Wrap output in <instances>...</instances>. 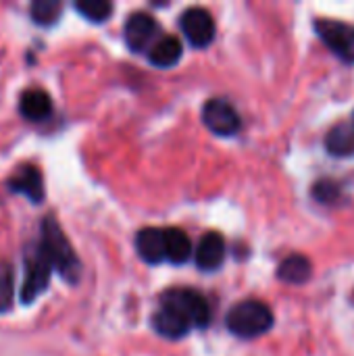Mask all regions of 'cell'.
I'll return each mask as SVG.
<instances>
[{"label": "cell", "mask_w": 354, "mask_h": 356, "mask_svg": "<svg viewBox=\"0 0 354 356\" xmlns=\"http://www.w3.org/2000/svg\"><path fill=\"white\" fill-rule=\"evenodd\" d=\"M165 238H167V259L173 265H184L190 259V254H192L190 238L182 229H177V227L165 229Z\"/></svg>", "instance_id": "17"}, {"label": "cell", "mask_w": 354, "mask_h": 356, "mask_svg": "<svg viewBox=\"0 0 354 356\" xmlns=\"http://www.w3.org/2000/svg\"><path fill=\"white\" fill-rule=\"evenodd\" d=\"M317 35L344 63H354V25L334 19H319L315 23Z\"/></svg>", "instance_id": "5"}, {"label": "cell", "mask_w": 354, "mask_h": 356, "mask_svg": "<svg viewBox=\"0 0 354 356\" xmlns=\"http://www.w3.org/2000/svg\"><path fill=\"white\" fill-rule=\"evenodd\" d=\"M8 190L15 194L25 196L27 200H31L33 204L44 200V181H42V173L33 167V165H21L17 169V173L6 181Z\"/></svg>", "instance_id": "9"}, {"label": "cell", "mask_w": 354, "mask_h": 356, "mask_svg": "<svg viewBox=\"0 0 354 356\" xmlns=\"http://www.w3.org/2000/svg\"><path fill=\"white\" fill-rule=\"evenodd\" d=\"M179 27L186 40L196 48H207L215 38V21L207 8L192 6L179 17Z\"/></svg>", "instance_id": "6"}, {"label": "cell", "mask_w": 354, "mask_h": 356, "mask_svg": "<svg viewBox=\"0 0 354 356\" xmlns=\"http://www.w3.org/2000/svg\"><path fill=\"white\" fill-rule=\"evenodd\" d=\"M182 54H184V46H182L179 38H175V35H163L161 40H156L150 46L148 60L154 67L169 69V67H173V65L179 63Z\"/></svg>", "instance_id": "14"}, {"label": "cell", "mask_w": 354, "mask_h": 356, "mask_svg": "<svg viewBox=\"0 0 354 356\" xmlns=\"http://www.w3.org/2000/svg\"><path fill=\"white\" fill-rule=\"evenodd\" d=\"M13 307V267L0 261V313Z\"/></svg>", "instance_id": "20"}, {"label": "cell", "mask_w": 354, "mask_h": 356, "mask_svg": "<svg viewBox=\"0 0 354 356\" xmlns=\"http://www.w3.org/2000/svg\"><path fill=\"white\" fill-rule=\"evenodd\" d=\"M156 31H159V25L148 13H134V15H129V19L125 21V27H123L125 44L134 52H142L146 48L150 50V44H152Z\"/></svg>", "instance_id": "8"}, {"label": "cell", "mask_w": 354, "mask_h": 356, "mask_svg": "<svg viewBox=\"0 0 354 356\" xmlns=\"http://www.w3.org/2000/svg\"><path fill=\"white\" fill-rule=\"evenodd\" d=\"M227 330L238 338H259L273 325L271 309L259 300H244L227 313Z\"/></svg>", "instance_id": "2"}, {"label": "cell", "mask_w": 354, "mask_h": 356, "mask_svg": "<svg viewBox=\"0 0 354 356\" xmlns=\"http://www.w3.org/2000/svg\"><path fill=\"white\" fill-rule=\"evenodd\" d=\"M61 2L58 0H33L29 4V15H31V21L38 23V25H52L58 21L61 17Z\"/></svg>", "instance_id": "18"}, {"label": "cell", "mask_w": 354, "mask_h": 356, "mask_svg": "<svg viewBox=\"0 0 354 356\" xmlns=\"http://www.w3.org/2000/svg\"><path fill=\"white\" fill-rule=\"evenodd\" d=\"M325 146L330 154L334 156H353L354 154V125L351 123H340L330 129L325 138Z\"/></svg>", "instance_id": "16"}, {"label": "cell", "mask_w": 354, "mask_h": 356, "mask_svg": "<svg viewBox=\"0 0 354 356\" xmlns=\"http://www.w3.org/2000/svg\"><path fill=\"white\" fill-rule=\"evenodd\" d=\"M353 125H354V115H353Z\"/></svg>", "instance_id": "22"}, {"label": "cell", "mask_w": 354, "mask_h": 356, "mask_svg": "<svg viewBox=\"0 0 354 356\" xmlns=\"http://www.w3.org/2000/svg\"><path fill=\"white\" fill-rule=\"evenodd\" d=\"M161 305L175 309L177 313H182L192 327H207L211 321V307L209 302L202 298V294H198L196 290H188V288H175L163 294Z\"/></svg>", "instance_id": "4"}, {"label": "cell", "mask_w": 354, "mask_h": 356, "mask_svg": "<svg viewBox=\"0 0 354 356\" xmlns=\"http://www.w3.org/2000/svg\"><path fill=\"white\" fill-rule=\"evenodd\" d=\"M40 250L52 265V269L69 284H77L81 275V265L79 259L75 257L67 236L63 234L61 225L52 219L46 217L40 223V240H38Z\"/></svg>", "instance_id": "1"}, {"label": "cell", "mask_w": 354, "mask_h": 356, "mask_svg": "<svg viewBox=\"0 0 354 356\" xmlns=\"http://www.w3.org/2000/svg\"><path fill=\"white\" fill-rule=\"evenodd\" d=\"M202 121L215 136H234L240 131L238 111L221 98H213L202 106Z\"/></svg>", "instance_id": "7"}, {"label": "cell", "mask_w": 354, "mask_h": 356, "mask_svg": "<svg viewBox=\"0 0 354 356\" xmlns=\"http://www.w3.org/2000/svg\"><path fill=\"white\" fill-rule=\"evenodd\" d=\"M52 265L44 257L38 244H31V248L25 252V277L21 286V302L31 305L50 284Z\"/></svg>", "instance_id": "3"}, {"label": "cell", "mask_w": 354, "mask_h": 356, "mask_svg": "<svg viewBox=\"0 0 354 356\" xmlns=\"http://www.w3.org/2000/svg\"><path fill=\"white\" fill-rule=\"evenodd\" d=\"M311 273H313V265L303 254H292V257L284 259L280 263V267H277V277L284 284H290V286L307 284L311 280Z\"/></svg>", "instance_id": "15"}, {"label": "cell", "mask_w": 354, "mask_h": 356, "mask_svg": "<svg viewBox=\"0 0 354 356\" xmlns=\"http://www.w3.org/2000/svg\"><path fill=\"white\" fill-rule=\"evenodd\" d=\"M136 250L140 259L148 265H159L167 259V238L165 229L146 227L136 236Z\"/></svg>", "instance_id": "10"}, {"label": "cell", "mask_w": 354, "mask_h": 356, "mask_svg": "<svg viewBox=\"0 0 354 356\" xmlns=\"http://www.w3.org/2000/svg\"><path fill=\"white\" fill-rule=\"evenodd\" d=\"M19 113L27 121H44L52 115V100L48 92L40 88H29L19 98Z\"/></svg>", "instance_id": "13"}, {"label": "cell", "mask_w": 354, "mask_h": 356, "mask_svg": "<svg viewBox=\"0 0 354 356\" xmlns=\"http://www.w3.org/2000/svg\"><path fill=\"white\" fill-rule=\"evenodd\" d=\"M315 194H317V198L321 202H332L336 198V194H338V188L332 186L330 181H321V184L315 186Z\"/></svg>", "instance_id": "21"}, {"label": "cell", "mask_w": 354, "mask_h": 356, "mask_svg": "<svg viewBox=\"0 0 354 356\" xmlns=\"http://www.w3.org/2000/svg\"><path fill=\"white\" fill-rule=\"evenodd\" d=\"M152 327L159 336L167 338V340H179L184 336H188V332L192 330L190 321L177 313L171 307L161 305V309L152 315Z\"/></svg>", "instance_id": "11"}, {"label": "cell", "mask_w": 354, "mask_h": 356, "mask_svg": "<svg viewBox=\"0 0 354 356\" xmlns=\"http://www.w3.org/2000/svg\"><path fill=\"white\" fill-rule=\"evenodd\" d=\"M75 10L88 21L102 23L111 17L113 4L106 0H79V2H75Z\"/></svg>", "instance_id": "19"}, {"label": "cell", "mask_w": 354, "mask_h": 356, "mask_svg": "<svg viewBox=\"0 0 354 356\" xmlns=\"http://www.w3.org/2000/svg\"><path fill=\"white\" fill-rule=\"evenodd\" d=\"M223 259H225V240L215 232L202 236V240L198 242V248H196V265H198V269L215 271V269L221 267Z\"/></svg>", "instance_id": "12"}]
</instances>
